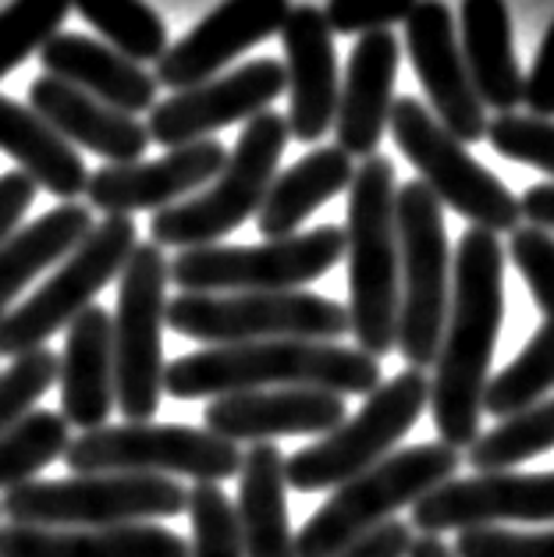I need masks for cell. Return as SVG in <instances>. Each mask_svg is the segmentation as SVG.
Instances as JSON below:
<instances>
[{"label":"cell","mask_w":554,"mask_h":557,"mask_svg":"<svg viewBox=\"0 0 554 557\" xmlns=\"http://www.w3.org/2000/svg\"><path fill=\"white\" fill-rule=\"evenodd\" d=\"M29 107L72 146L89 149L107 164H135L153 143L139 117L121 114L53 75H39L29 86Z\"/></svg>","instance_id":"obj_23"},{"label":"cell","mask_w":554,"mask_h":557,"mask_svg":"<svg viewBox=\"0 0 554 557\" xmlns=\"http://www.w3.org/2000/svg\"><path fill=\"white\" fill-rule=\"evenodd\" d=\"M522 216L530 221L533 227H544L554 235V182L544 185H530L519 199Z\"/></svg>","instance_id":"obj_46"},{"label":"cell","mask_w":554,"mask_h":557,"mask_svg":"<svg viewBox=\"0 0 554 557\" xmlns=\"http://www.w3.org/2000/svg\"><path fill=\"white\" fill-rule=\"evenodd\" d=\"M288 15H292L288 0H224L193 33L182 36L174 47H168V53L157 61L153 72L157 86L182 92L210 83L238 53H246L249 47L263 44V39L285 29Z\"/></svg>","instance_id":"obj_19"},{"label":"cell","mask_w":554,"mask_h":557,"mask_svg":"<svg viewBox=\"0 0 554 557\" xmlns=\"http://www.w3.org/2000/svg\"><path fill=\"white\" fill-rule=\"evenodd\" d=\"M188 519H193L188 557H246L235 505L221 491V483H196L188 491Z\"/></svg>","instance_id":"obj_37"},{"label":"cell","mask_w":554,"mask_h":557,"mask_svg":"<svg viewBox=\"0 0 554 557\" xmlns=\"http://www.w3.org/2000/svg\"><path fill=\"white\" fill-rule=\"evenodd\" d=\"M508 256L530 288L540 317L554 320V235L544 227L519 224L508 238Z\"/></svg>","instance_id":"obj_40"},{"label":"cell","mask_w":554,"mask_h":557,"mask_svg":"<svg viewBox=\"0 0 554 557\" xmlns=\"http://www.w3.org/2000/svg\"><path fill=\"white\" fill-rule=\"evenodd\" d=\"M409 557H455V550L444 543L441 536H420V540H413V550Z\"/></svg>","instance_id":"obj_47"},{"label":"cell","mask_w":554,"mask_h":557,"mask_svg":"<svg viewBox=\"0 0 554 557\" xmlns=\"http://www.w3.org/2000/svg\"><path fill=\"white\" fill-rule=\"evenodd\" d=\"M281 44H285L288 78V132L299 143H317L328 128H334L337 97H342L334 33L323 18V8H292L281 29Z\"/></svg>","instance_id":"obj_21"},{"label":"cell","mask_w":554,"mask_h":557,"mask_svg":"<svg viewBox=\"0 0 554 557\" xmlns=\"http://www.w3.org/2000/svg\"><path fill=\"white\" fill-rule=\"evenodd\" d=\"M405 47L416 78L427 89L430 114L463 146L488 139V107L469 78L463 47L455 39V15L444 0H420L413 8L405 18Z\"/></svg>","instance_id":"obj_17"},{"label":"cell","mask_w":554,"mask_h":557,"mask_svg":"<svg viewBox=\"0 0 554 557\" xmlns=\"http://www.w3.org/2000/svg\"><path fill=\"white\" fill-rule=\"evenodd\" d=\"M505 320V249L497 235L469 227L458 238L452 298L430 373V412L441 444L469 447L480 437L483 391Z\"/></svg>","instance_id":"obj_1"},{"label":"cell","mask_w":554,"mask_h":557,"mask_svg":"<svg viewBox=\"0 0 554 557\" xmlns=\"http://www.w3.org/2000/svg\"><path fill=\"white\" fill-rule=\"evenodd\" d=\"M463 466L448 444H416L391 451L356 480L342 483L295 533V557H337L348 543L391 522L402 508H413L434 486L455 480Z\"/></svg>","instance_id":"obj_4"},{"label":"cell","mask_w":554,"mask_h":557,"mask_svg":"<svg viewBox=\"0 0 554 557\" xmlns=\"http://www.w3.org/2000/svg\"><path fill=\"white\" fill-rule=\"evenodd\" d=\"M36 199V182L22 171L0 174V246L19 231V221L29 213Z\"/></svg>","instance_id":"obj_44"},{"label":"cell","mask_w":554,"mask_h":557,"mask_svg":"<svg viewBox=\"0 0 554 557\" xmlns=\"http://www.w3.org/2000/svg\"><path fill=\"white\" fill-rule=\"evenodd\" d=\"M171 263L160 246L139 242L118 277L114 337V398L125 423H153L164 398V345Z\"/></svg>","instance_id":"obj_8"},{"label":"cell","mask_w":554,"mask_h":557,"mask_svg":"<svg viewBox=\"0 0 554 557\" xmlns=\"http://www.w3.org/2000/svg\"><path fill=\"white\" fill-rule=\"evenodd\" d=\"M554 451V398L502 419L466 447V461L480 472H516V466Z\"/></svg>","instance_id":"obj_34"},{"label":"cell","mask_w":554,"mask_h":557,"mask_svg":"<svg viewBox=\"0 0 554 557\" xmlns=\"http://www.w3.org/2000/svg\"><path fill=\"white\" fill-rule=\"evenodd\" d=\"M72 8L107 39V47L135 64L168 53V25L146 0H72Z\"/></svg>","instance_id":"obj_35"},{"label":"cell","mask_w":554,"mask_h":557,"mask_svg":"<svg viewBox=\"0 0 554 557\" xmlns=\"http://www.w3.org/2000/svg\"><path fill=\"white\" fill-rule=\"evenodd\" d=\"M420 0H328L323 18H328L331 33H384L387 25H405L413 8Z\"/></svg>","instance_id":"obj_42"},{"label":"cell","mask_w":554,"mask_h":557,"mask_svg":"<svg viewBox=\"0 0 554 557\" xmlns=\"http://www.w3.org/2000/svg\"><path fill=\"white\" fill-rule=\"evenodd\" d=\"M0 153H8L19 171L36 182V188H47L61 202L86 196L89 171L78 149L53 132L33 107L11 97H0Z\"/></svg>","instance_id":"obj_29"},{"label":"cell","mask_w":554,"mask_h":557,"mask_svg":"<svg viewBox=\"0 0 554 557\" xmlns=\"http://www.w3.org/2000/svg\"><path fill=\"white\" fill-rule=\"evenodd\" d=\"M348 419L342 394L278 387V391H238L221 394L202 409V430L224 441L274 444V437H328Z\"/></svg>","instance_id":"obj_20"},{"label":"cell","mask_w":554,"mask_h":557,"mask_svg":"<svg viewBox=\"0 0 554 557\" xmlns=\"http://www.w3.org/2000/svg\"><path fill=\"white\" fill-rule=\"evenodd\" d=\"M345 256V227L323 224L263 246H199L171 260V284L196 295L303 292Z\"/></svg>","instance_id":"obj_13"},{"label":"cell","mask_w":554,"mask_h":557,"mask_svg":"<svg viewBox=\"0 0 554 557\" xmlns=\"http://www.w3.org/2000/svg\"><path fill=\"white\" fill-rule=\"evenodd\" d=\"M292 139L288 117L278 111H263L246 121L227 164L213 178V185L199 188L168 210H157L150 221V238L160 249H199L218 246V238L232 235L253 213H260L270 182L278 178L281 153Z\"/></svg>","instance_id":"obj_5"},{"label":"cell","mask_w":554,"mask_h":557,"mask_svg":"<svg viewBox=\"0 0 554 557\" xmlns=\"http://www.w3.org/2000/svg\"><path fill=\"white\" fill-rule=\"evenodd\" d=\"M409 550H413V525L391 519L384 525H377L373 533L348 543L337 557H409Z\"/></svg>","instance_id":"obj_45"},{"label":"cell","mask_w":554,"mask_h":557,"mask_svg":"<svg viewBox=\"0 0 554 557\" xmlns=\"http://www.w3.org/2000/svg\"><path fill=\"white\" fill-rule=\"evenodd\" d=\"M387 125L405 160L420 171V182L438 196L441 207L463 213L472 227H483L491 235H505V231L512 235L519 227V199L427 111V103L398 97Z\"/></svg>","instance_id":"obj_11"},{"label":"cell","mask_w":554,"mask_h":557,"mask_svg":"<svg viewBox=\"0 0 554 557\" xmlns=\"http://www.w3.org/2000/svg\"><path fill=\"white\" fill-rule=\"evenodd\" d=\"M554 387V320H544L526 342L519 359H512L502 373H494L483 391V416L508 419L533 409Z\"/></svg>","instance_id":"obj_32"},{"label":"cell","mask_w":554,"mask_h":557,"mask_svg":"<svg viewBox=\"0 0 554 557\" xmlns=\"http://www.w3.org/2000/svg\"><path fill=\"white\" fill-rule=\"evenodd\" d=\"M384 384L381 359L337 342H249L178 356L164 370L171 398L199 401L238 391L309 387L331 394H373Z\"/></svg>","instance_id":"obj_2"},{"label":"cell","mask_w":554,"mask_h":557,"mask_svg":"<svg viewBox=\"0 0 554 557\" xmlns=\"http://www.w3.org/2000/svg\"><path fill=\"white\" fill-rule=\"evenodd\" d=\"M285 89H288L285 64L274 58H260L235 67L227 75L210 78L202 86L171 92L168 100H160L150 111L146 128H150L153 143L178 149L188 143L210 139L218 128L263 114Z\"/></svg>","instance_id":"obj_16"},{"label":"cell","mask_w":554,"mask_h":557,"mask_svg":"<svg viewBox=\"0 0 554 557\" xmlns=\"http://www.w3.org/2000/svg\"><path fill=\"white\" fill-rule=\"evenodd\" d=\"M227 164V149L218 139H199L178 149H168L157 160L135 164H107L89 174L86 196L93 210L107 216H132L139 210H168L188 193H199Z\"/></svg>","instance_id":"obj_18"},{"label":"cell","mask_w":554,"mask_h":557,"mask_svg":"<svg viewBox=\"0 0 554 557\" xmlns=\"http://www.w3.org/2000/svg\"><path fill=\"white\" fill-rule=\"evenodd\" d=\"M58 376H61V356L50 348H33L11 362L0 373V433L29 416L33 405L58 384Z\"/></svg>","instance_id":"obj_38"},{"label":"cell","mask_w":554,"mask_h":557,"mask_svg":"<svg viewBox=\"0 0 554 557\" xmlns=\"http://www.w3.org/2000/svg\"><path fill=\"white\" fill-rule=\"evenodd\" d=\"M508 522H554V472H480L448 480L423 494L409 511V525L427 536L455 529H494Z\"/></svg>","instance_id":"obj_15"},{"label":"cell","mask_w":554,"mask_h":557,"mask_svg":"<svg viewBox=\"0 0 554 557\" xmlns=\"http://www.w3.org/2000/svg\"><path fill=\"white\" fill-rule=\"evenodd\" d=\"M356 178V164L345 149L320 146L303 160H295L288 171H281L267 188V199L260 213H256V227L267 242L292 238L306 216H313L323 202L348 193V185Z\"/></svg>","instance_id":"obj_30"},{"label":"cell","mask_w":554,"mask_h":557,"mask_svg":"<svg viewBox=\"0 0 554 557\" xmlns=\"http://www.w3.org/2000/svg\"><path fill=\"white\" fill-rule=\"evenodd\" d=\"M47 75L97 97L100 103L114 107L121 114H143L157 107V78L143 64L128 61L125 53L100 44V39L58 33L39 50Z\"/></svg>","instance_id":"obj_24"},{"label":"cell","mask_w":554,"mask_h":557,"mask_svg":"<svg viewBox=\"0 0 554 557\" xmlns=\"http://www.w3.org/2000/svg\"><path fill=\"white\" fill-rule=\"evenodd\" d=\"M93 227V210L83 202H61L29 227H19L0 246V320L15 309V298L29 288V281L75 252Z\"/></svg>","instance_id":"obj_31"},{"label":"cell","mask_w":554,"mask_h":557,"mask_svg":"<svg viewBox=\"0 0 554 557\" xmlns=\"http://www.w3.org/2000/svg\"><path fill=\"white\" fill-rule=\"evenodd\" d=\"M72 444V426L61 412L33 409L15 426L0 433V494L33 483L47 466L64 458Z\"/></svg>","instance_id":"obj_33"},{"label":"cell","mask_w":554,"mask_h":557,"mask_svg":"<svg viewBox=\"0 0 554 557\" xmlns=\"http://www.w3.org/2000/svg\"><path fill=\"white\" fill-rule=\"evenodd\" d=\"M458 29H463V58L469 78L477 86L483 107L497 114H516L522 103V72L512 47V18L505 0H463L458 11Z\"/></svg>","instance_id":"obj_28"},{"label":"cell","mask_w":554,"mask_h":557,"mask_svg":"<svg viewBox=\"0 0 554 557\" xmlns=\"http://www.w3.org/2000/svg\"><path fill=\"white\" fill-rule=\"evenodd\" d=\"M64 466L75 475H188L196 483H224L242 469V447L182 423H121L72 437Z\"/></svg>","instance_id":"obj_12"},{"label":"cell","mask_w":554,"mask_h":557,"mask_svg":"<svg viewBox=\"0 0 554 557\" xmlns=\"http://www.w3.org/2000/svg\"><path fill=\"white\" fill-rule=\"evenodd\" d=\"M488 143L502 157L554 178V121L530 114H497L488 125Z\"/></svg>","instance_id":"obj_39"},{"label":"cell","mask_w":554,"mask_h":557,"mask_svg":"<svg viewBox=\"0 0 554 557\" xmlns=\"http://www.w3.org/2000/svg\"><path fill=\"white\" fill-rule=\"evenodd\" d=\"M188 511V491L168 475H67L33 480L8 491L0 515L15 525L39 529H103L174 519Z\"/></svg>","instance_id":"obj_7"},{"label":"cell","mask_w":554,"mask_h":557,"mask_svg":"<svg viewBox=\"0 0 554 557\" xmlns=\"http://www.w3.org/2000/svg\"><path fill=\"white\" fill-rule=\"evenodd\" d=\"M168 327L218 348L249 342H342L348 309L313 292H182L168 302Z\"/></svg>","instance_id":"obj_6"},{"label":"cell","mask_w":554,"mask_h":557,"mask_svg":"<svg viewBox=\"0 0 554 557\" xmlns=\"http://www.w3.org/2000/svg\"><path fill=\"white\" fill-rule=\"evenodd\" d=\"M235 515L246 557H295L285 455L278 444H253L242 455Z\"/></svg>","instance_id":"obj_27"},{"label":"cell","mask_w":554,"mask_h":557,"mask_svg":"<svg viewBox=\"0 0 554 557\" xmlns=\"http://www.w3.org/2000/svg\"><path fill=\"white\" fill-rule=\"evenodd\" d=\"M522 103L530 107V117H554V22L540 39L530 75L522 78Z\"/></svg>","instance_id":"obj_43"},{"label":"cell","mask_w":554,"mask_h":557,"mask_svg":"<svg viewBox=\"0 0 554 557\" xmlns=\"http://www.w3.org/2000/svg\"><path fill=\"white\" fill-rule=\"evenodd\" d=\"M139 246V231L132 216H107L83 238V246L67 252L53 277L0 320V359H19L25 351L44 348L47 337L67 331L93 306L107 284L121 277L132 249Z\"/></svg>","instance_id":"obj_14"},{"label":"cell","mask_w":554,"mask_h":557,"mask_svg":"<svg viewBox=\"0 0 554 557\" xmlns=\"http://www.w3.org/2000/svg\"><path fill=\"white\" fill-rule=\"evenodd\" d=\"M72 0H11L0 11V78L61 33Z\"/></svg>","instance_id":"obj_36"},{"label":"cell","mask_w":554,"mask_h":557,"mask_svg":"<svg viewBox=\"0 0 554 557\" xmlns=\"http://www.w3.org/2000/svg\"><path fill=\"white\" fill-rule=\"evenodd\" d=\"M188 540L160 522L103 529L0 525V557H188Z\"/></svg>","instance_id":"obj_26"},{"label":"cell","mask_w":554,"mask_h":557,"mask_svg":"<svg viewBox=\"0 0 554 557\" xmlns=\"http://www.w3.org/2000/svg\"><path fill=\"white\" fill-rule=\"evenodd\" d=\"M402 302H398V356L413 370L434 366L452 298V249L444 235V207L416 178L398 185L395 196Z\"/></svg>","instance_id":"obj_10"},{"label":"cell","mask_w":554,"mask_h":557,"mask_svg":"<svg viewBox=\"0 0 554 557\" xmlns=\"http://www.w3.org/2000/svg\"><path fill=\"white\" fill-rule=\"evenodd\" d=\"M395 164L387 157H370L356 168L348 185V334L356 348L381 359L398 342L402 302V256L395 224Z\"/></svg>","instance_id":"obj_3"},{"label":"cell","mask_w":554,"mask_h":557,"mask_svg":"<svg viewBox=\"0 0 554 557\" xmlns=\"http://www.w3.org/2000/svg\"><path fill=\"white\" fill-rule=\"evenodd\" d=\"M427 409L430 376L427 370L405 366L398 376L384 380L373 394H367V401H362L356 416H348L328 437L285 458L288 486L299 494L337 491L342 483L356 480L359 472H367L395 451L398 441L416 426V419Z\"/></svg>","instance_id":"obj_9"},{"label":"cell","mask_w":554,"mask_h":557,"mask_svg":"<svg viewBox=\"0 0 554 557\" xmlns=\"http://www.w3.org/2000/svg\"><path fill=\"white\" fill-rule=\"evenodd\" d=\"M61 416L83 433L107 426L114 416V337L111 312L89 306L64 337L61 351Z\"/></svg>","instance_id":"obj_25"},{"label":"cell","mask_w":554,"mask_h":557,"mask_svg":"<svg viewBox=\"0 0 554 557\" xmlns=\"http://www.w3.org/2000/svg\"><path fill=\"white\" fill-rule=\"evenodd\" d=\"M398 58V39L391 29L359 36V44L353 47L334 117L337 149H345L348 157H377V146L391 121V107H395Z\"/></svg>","instance_id":"obj_22"},{"label":"cell","mask_w":554,"mask_h":557,"mask_svg":"<svg viewBox=\"0 0 554 557\" xmlns=\"http://www.w3.org/2000/svg\"><path fill=\"white\" fill-rule=\"evenodd\" d=\"M455 557H554V525L540 533L519 529H466L455 536Z\"/></svg>","instance_id":"obj_41"}]
</instances>
